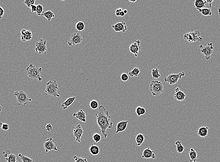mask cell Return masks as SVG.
I'll return each instance as SVG.
<instances>
[{
	"instance_id": "cell-1",
	"label": "cell",
	"mask_w": 220,
	"mask_h": 162,
	"mask_svg": "<svg viewBox=\"0 0 220 162\" xmlns=\"http://www.w3.org/2000/svg\"><path fill=\"white\" fill-rule=\"evenodd\" d=\"M95 116L96 117V123L100 130L101 133L105 138H107V130L108 129H112L113 126L109 113L105 106L101 105L99 107V111L95 113Z\"/></svg>"
},
{
	"instance_id": "cell-2",
	"label": "cell",
	"mask_w": 220,
	"mask_h": 162,
	"mask_svg": "<svg viewBox=\"0 0 220 162\" xmlns=\"http://www.w3.org/2000/svg\"><path fill=\"white\" fill-rule=\"evenodd\" d=\"M26 71L29 78L32 79H38L40 81L42 80V78L41 77L42 71L41 67L30 64L26 68Z\"/></svg>"
},
{
	"instance_id": "cell-3",
	"label": "cell",
	"mask_w": 220,
	"mask_h": 162,
	"mask_svg": "<svg viewBox=\"0 0 220 162\" xmlns=\"http://www.w3.org/2000/svg\"><path fill=\"white\" fill-rule=\"evenodd\" d=\"M58 86L56 80L49 81L46 84V90L45 92L47 95H49L54 97H60V94H58Z\"/></svg>"
},
{
	"instance_id": "cell-4",
	"label": "cell",
	"mask_w": 220,
	"mask_h": 162,
	"mask_svg": "<svg viewBox=\"0 0 220 162\" xmlns=\"http://www.w3.org/2000/svg\"><path fill=\"white\" fill-rule=\"evenodd\" d=\"M151 94L153 96H157L164 91V85L161 82L157 80H153L149 85Z\"/></svg>"
},
{
	"instance_id": "cell-5",
	"label": "cell",
	"mask_w": 220,
	"mask_h": 162,
	"mask_svg": "<svg viewBox=\"0 0 220 162\" xmlns=\"http://www.w3.org/2000/svg\"><path fill=\"white\" fill-rule=\"evenodd\" d=\"M14 95L17 98L16 103L18 106H21L22 105L26 106L29 102L32 101V99L30 98L27 94L23 91L15 92Z\"/></svg>"
},
{
	"instance_id": "cell-6",
	"label": "cell",
	"mask_w": 220,
	"mask_h": 162,
	"mask_svg": "<svg viewBox=\"0 0 220 162\" xmlns=\"http://www.w3.org/2000/svg\"><path fill=\"white\" fill-rule=\"evenodd\" d=\"M200 35L201 33L199 31H195L186 34L184 35V39L189 43L202 42L203 39L202 38L200 37Z\"/></svg>"
},
{
	"instance_id": "cell-7",
	"label": "cell",
	"mask_w": 220,
	"mask_h": 162,
	"mask_svg": "<svg viewBox=\"0 0 220 162\" xmlns=\"http://www.w3.org/2000/svg\"><path fill=\"white\" fill-rule=\"evenodd\" d=\"M185 75L186 73L184 72H181L178 74H169L164 78V80L170 85H173L178 83L179 79H181Z\"/></svg>"
},
{
	"instance_id": "cell-8",
	"label": "cell",
	"mask_w": 220,
	"mask_h": 162,
	"mask_svg": "<svg viewBox=\"0 0 220 162\" xmlns=\"http://www.w3.org/2000/svg\"><path fill=\"white\" fill-rule=\"evenodd\" d=\"M200 51L201 53L203 54L207 60L210 59L211 55L213 53L214 47L213 46V43H208L207 46H204L201 45L200 46Z\"/></svg>"
},
{
	"instance_id": "cell-9",
	"label": "cell",
	"mask_w": 220,
	"mask_h": 162,
	"mask_svg": "<svg viewBox=\"0 0 220 162\" xmlns=\"http://www.w3.org/2000/svg\"><path fill=\"white\" fill-rule=\"evenodd\" d=\"M47 40L42 39L36 43L35 51L39 54H47Z\"/></svg>"
},
{
	"instance_id": "cell-10",
	"label": "cell",
	"mask_w": 220,
	"mask_h": 162,
	"mask_svg": "<svg viewBox=\"0 0 220 162\" xmlns=\"http://www.w3.org/2000/svg\"><path fill=\"white\" fill-rule=\"evenodd\" d=\"M74 136L75 138V142L78 143L81 142V138L84 133V131L81 124H77L72 129Z\"/></svg>"
},
{
	"instance_id": "cell-11",
	"label": "cell",
	"mask_w": 220,
	"mask_h": 162,
	"mask_svg": "<svg viewBox=\"0 0 220 162\" xmlns=\"http://www.w3.org/2000/svg\"><path fill=\"white\" fill-rule=\"evenodd\" d=\"M44 146L45 151L47 153L50 151H53V150L57 151L58 150V148L55 143L54 139L52 137L49 138L46 140L44 143Z\"/></svg>"
},
{
	"instance_id": "cell-12",
	"label": "cell",
	"mask_w": 220,
	"mask_h": 162,
	"mask_svg": "<svg viewBox=\"0 0 220 162\" xmlns=\"http://www.w3.org/2000/svg\"><path fill=\"white\" fill-rule=\"evenodd\" d=\"M82 35L79 32L74 33L71 35L70 40L68 42L69 46L80 44L82 41Z\"/></svg>"
},
{
	"instance_id": "cell-13",
	"label": "cell",
	"mask_w": 220,
	"mask_h": 162,
	"mask_svg": "<svg viewBox=\"0 0 220 162\" xmlns=\"http://www.w3.org/2000/svg\"><path fill=\"white\" fill-rule=\"evenodd\" d=\"M140 44H141V41L138 40L134 41V43H132L129 46V51L132 53L134 54L135 57H138L139 52L141 49V47L140 46Z\"/></svg>"
},
{
	"instance_id": "cell-14",
	"label": "cell",
	"mask_w": 220,
	"mask_h": 162,
	"mask_svg": "<svg viewBox=\"0 0 220 162\" xmlns=\"http://www.w3.org/2000/svg\"><path fill=\"white\" fill-rule=\"evenodd\" d=\"M112 28L114 30L115 32H122L123 33H125L127 30L126 22L124 21L118 22L116 23L115 25H113Z\"/></svg>"
},
{
	"instance_id": "cell-15",
	"label": "cell",
	"mask_w": 220,
	"mask_h": 162,
	"mask_svg": "<svg viewBox=\"0 0 220 162\" xmlns=\"http://www.w3.org/2000/svg\"><path fill=\"white\" fill-rule=\"evenodd\" d=\"M21 39L23 42L29 41L32 40L33 37L32 31L30 30H26L23 29L21 31Z\"/></svg>"
},
{
	"instance_id": "cell-16",
	"label": "cell",
	"mask_w": 220,
	"mask_h": 162,
	"mask_svg": "<svg viewBox=\"0 0 220 162\" xmlns=\"http://www.w3.org/2000/svg\"><path fill=\"white\" fill-rule=\"evenodd\" d=\"M141 157L146 159H149V158L155 159V156L154 151L152 150L149 147H148L143 150Z\"/></svg>"
},
{
	"instance_id": "cell-17",
	"label": "cell",
	"mask_w": 220,
	"mask_h": 162,
	"mask_svg": "<svg viewBox=\"0 0 220 162\" xmlns=\"http://www.w3.org/2000/svg\"><path fill=\"white\" fill-rule=\"evenodd\" d=\"M73 116L82 123L86 122V115L82 110H80L77 111V112L74 113H73Z\"/></svg>"
},
{
	"instance_id": "cell-18",
	"label": "cell",
	"mask_w": 220,
	"mask_h": 162,
	"mask_svg": "<svg viewBox=\"0 0 220 162\" xmlns=\"http://www.w3.org/2000/svg\"><path fill=\"white\" fill-rule=\"evenodd\" d=\"M3 153L7 162H18L16 156L11 153L9 150H7L6 152H3Z\"/></svg>"
},
{
	"instance_id": "cell-19",
	"label": "cell",
	"mask_w": 220,
	"mask_h": 162,
	"mask_svg": "<svg viewBox=\"0 0 220 162\" xmlns=\"http://www.w3.org/2000/svg\"><path fill=\"white\" fill-rule=\"evenodd\" d=\"M128 123V121H121L118 123L117 124V127H116V134H118L121 132L125 131L127 129Z\"/></svg>"
},
{
	"instance_id": "cell-20",
	"label": "cell",
	"mask_w": 220,
	"mask_h": 162,
	"mask_svg": "<svg viewBox=\"0 0 220 162\" xmlns=\"http://www.w3.org/2000/svg\"><path fill=\"white\" fill-rule=\"evenodd\" d=\"M76 99V97H71L68 99L67 100H65L64 103L61 104V107L63 110H67L69 106L71 105L73 103H74Z\"/></svg>"
},
{
	"instance_id": "cell-21",
	"label": "cell",
	"mask_w": 220,
	"mask_h": 162,
	"mask_svg": "<svg viewBox=\"0 0 220 162\" xmlns=\"http://www.w3.org/2000/svg\"><path fill=\"white\" fill-rule=\"evenodd\" d=\"M208 134V127L202 126L199 128L198 131V135L201 137L205 138Z\"/></svg>"
},
{
	"instance_id": "cell-22",
	"label": "cell",
	"mask_w": 220,
	"mask_h": 162,
	"mask_svg": "<svg viewBox=\"0 0 220 162\" xmlns=\"http://www.w3.org/2000/svg\"><path fill=\"white\" fill-rule=\"evenodd\" d=\"M189 155L190 157V161L188 162H197L198 161V155L197 152L194 149L191 148L189 152Z\"/></svg>"
},
{
	"instance_id": "cell-23",
	"label": "cell",
	"mask_w": 220,
	"mask_h": 162,
	"mask_svg": "<svg viewBox=\"0 0 220 162\" xmlns=\"http://www.w3.org/2000/svg\"><path fill=\"white\" fill-rule=\"evenodd\" d=\"M174 97V99L176 100H178V101H184L185 99H186V95L183 92L179 91L178 92L176 93H175Z\"/></svg>"
},
{
	"instance_id": "cell-24",
	"label": "cell",
	"mask_w": 220,
	"mask_h": 162,
	"mask_svg": "<svg viewBox=\"0 0 220 162\" xmlns=\"http://www.w3.org/2000/svg\"><path fill=\"white\" fill-rule=\"evenodd\" d=\"M194 4L196 9H202L205 8L206 4H207L205 1L203 0H194Z\"/></svg>"
},
{
	"instance_id": "cell-25",
	"label": "cell",
	"mask_w": 220,
	"mask_h": 162,
	"mask_svg": "<svg viewBox=\"0 0 220 162\" xmlns=\"http://www.w3.org/2000/svg\"><path fill=\"white\" fill-rule=\"evenodd\" d=\"M135 141H136V146L138 147L141 146L145 141V137H144V135L141 133L138 134L135 138Z\"/></svg>"
},
{
	"instance_id": "cell-26",
	"label": "cell",
	"mask_w": 220,
	"mask_h": 162,
	"mask_svg": "<svg viewBox=\"0 0 220 162\" xmlns=\"http://www.w3.org/2000/svg\"><path fill=\"white\" fill-rule=\"evenodd\" d=\"M41 16L45 17L48 21H50L53 18L55 17L54 13L52 11L48 10L47 11H44L42 14Z\"/></svg>"
},
{
	"instance_id": "cell-27",
	"label": "cell",
	"mask_w": 220,
	"mask_h": 162,
	"mask_svg": "<svg viewBox=\"0 0 220 162\" xmlns=\"http://www.w3.org/2000/svg\"><path fill=\"white\" fill-rule=\"evenodd\" d=\"M89 151L90 153L93 156H96L100 154V149L98 146L94 145L93 144H91L89 147Z\"/></svg>"
},
{
	"instance_id": "cell-28",
	"label": "cell",
	"mask_w": 220,
	"mask_h": 162,
	"mask_svg": "<svg viewBox=\"0 0 220 162\" xmlns=\"http://www.w3.org/2000/svg\"><path fill=\"white\" fill-rule=\"evenodd\" d=\"M176 147V151L178 153H182L185 150V147L183 145L182 142L180 140L176 141L175 143Z\"/></svg>"
},
{
	"instance_id": "cell-29",
	"label": "cell",
	"mask_w": 220,
	"mask_h": 162,
	"mask_svg": "<svg viewBox=\"0 0 220 162\" xmlns=\"http://www.w3.org/2000/svg\"><path fill=\"white\" fill-rule=\"evenodd\" d=\"M200 13L204 16H211L212 15V10L210 8H203L202 9H197Z\"/></svg>"
},
{
	"instance_id": "cell-30",
	"label": "cell",
	"mask_w": 220,
	"mask_h": 162,
	"mask_svg": "<svg viewBox=\"0 0 220 162\" xmlns=\"http://www.w3.org/2000/svg\"><path fill=\"white\" fill-rule=\"evenodd\" d=\"M151 74H152V77L154 79H158L161 77L159 70H158V68L156 67H155L153 69H152Z\"/></svg>"
},
{
	"instance_id": "cell-31",
	"label": "cell",
	"mask_w": 220,
	"mask_h": 162,
	"mask_svg": "<svg viewBox=\"0 0 220 162\" xmlns=\"http://www.w3.org/2000/svg\"><path fill=\"white\" fill-rule=\"evenodd\" d=\"M141 70L138 67L134 68L132 71L129 73V75L131 77H138L140 74Z\"/></svg>"
},
{
	"instance_id": "cell-32",
	"label": "cell",
	"mask_w": 220,
	"mask_h": 162,
	"mask_svg": "<svg viewBox=\"0 0 220 162\" xmlns=\"http://www.w3.org/2000/svg\"><path fill=\"white\" fill-rule=\"evenodd\" d=\"M18 157L21 159L23 162H35L34 159L30 158L26 156H24L21 153L18 154Z\"/></svg>"
},
{
	"instance_id": "cell-33",
	"label": "cell",
	"mask_w": 220,
	"mask_h": 162,
	"mask_svg": "<svg viewBox=\"0 0 220 162\" xmlns=\"http://www.w3.org/2000/svg\"><path fill=\"white\" fill-rule=\"evenodd\" d=\"M75 28L79 32H82L85 29V24L82 21H79L75 25Z\"/></svg>"
},
{
	"instance_id": "cell-34",
	"label": "cell",
	"mask_w": 220,
	"mask_h": 162,
	"mask_svg": "<svg viewBox=\"0 0 220 162\" xmlns=\"http://www.w3.org/2000/svg\"><path fill=\"white\" fill-rule=\"evenodd\" d=\"M90 108L93 110H96L99 106V103L97 102V100H93L90 101V103H89Z\"/></svg>"
},
{
	"instance_id": "cell-35",
	"label": "cell",
	"mask_w": 220,
	"mask_h": 162,
	"mask_svg": "<svg viewBox=\"0 0 220 162\" xmlns=\"http://www.w3.org/2000/svg\"><path fill=\"white\" fill-rule=\"evenodd\" d=\"M43 12H44V9H43V5L41 4H38L37 6V14L39 16H41Z\"/></svg>"
},
{
	"instance_id": "cell-36",
	"label": "cell",
	"mask_w": 220,
	"mask_h": 162,
	"mask_svg": "<svg viewBox=\"0 0 220 162\" xmlns=\"http://www.w3.org/2000/svg\"><path fill=\"white\" fill-rule=\"evenodd\" d=\"M93 139L96 143H99L101 139V136L99 133H95L93 136Z\"/></svg>"
},
{
	"instance_id": "cell-37",
	"label": "cell",
	"mask_w": 220,
	"mask_h": 162,
	"mask_svg": "<svg viewBox=\"0 0 220 162\" xmlns=\"http://www.w3.org/2000/svg\"><path fill=\"white\" fill-rule=\"evenodd\" d=\"M35 0H25L24 1V4L29 8H30L32 5H35Z\"/></svg>"
},
{
	"instance_id": "cell-38",
	"label": "cell",
	"mask_w": 220,
	"mask_h": 162,
	"mask_svg": "<svg viewBox=\"0 0 220 162\" xmlns=\"http://www.w3.org/2000/svg\"><path fill=\"white\" fill-rule=\"evenodd\" d=\"M75 162H88L87 158H82V157H78L77 156H75L74 157Z\"/></svg>"
},
{
	"instance_id": "cell-39",
	"label": "cell",
	"mask_w": 220,
	"mask_h": 162,
	"mask_svg": "<svg viewBox=\"0 0 220 162\" xmlns=\"http://www.w3.org/2000/svg\"><path fill=\"white\" fill-rule=\"evenodd\" d=\"M120 79L122 81H127L129 79V76L126 73H122L120 76Z\"/></svg>"
},
{
	"instance_id": "cell-40",
	"label": "cell",
	"mask_w": 220,
	"mask_h": 162,
	"mask_svg": "<svg viewBox=\"0 0 220 162\" xmlns=\"http://www.w3.org/2000/svg\"><path fill=\"white\" fill-rule=\"evenodd\" d=\"M1 129H2L3 130L8 131L9 129V125L8 124L6 123H3Z\"/></svg>"
},
{
	"instance_id": "cell-41",
	"label": "cell",
	"mask_w": 220,
	"mask_h": 162,
	"mask_svg": "<svg viewBox=\"0 0 220 162\" xmlns=\"http://www.w3.org/2000/svg\"><path fill=\"white\" fill-rule=\"evenodd\" d=\"M141 106H138L136 108V113L139 117L141 116Z\"/></svg>"
},
{
	"instance_id": "cell-42",
	"label": "cell",
	"mask_w": 220,
	"mask_h": 162,
	"mask_svg": "<svg viewBox=\"0 0 220 162\" xmlns=\"http://www.w3.org/2000/svg\"><path fill=\"white\" fill-rule=\"evenodd\" d=\"M53 130V126L50 123H48L46 126V130L48 131H51Z\"/></svg>"
},
{
	"instance_id": "cell-43",
	"label": "cell",
	"mask_w": 220,
	"mask_h": 162,
	"mask_svg": "<svg viewBox=\"0 0 220 162\" xmlns=\"http://www.w3.org/2000/svg\"><path fill=\"white\" fill-rule=\"evenodd\" d=\"M4 14V10L3 8L0 6V19H2V16Z\"/></svg>"
},
{
	"instance_id": "cell-44",
	"label": "cell",
	"mask_w": 220,
	"mask_h": 162,
	"mask_svg": "<svg viewBox=\"0 0 220 162\" xmlns=\"http://www.w3.org/2000/svg\"><path fill=\"white\" fill-rule=\"evenodd\" d=\"M31 10H32V13H34L37 11V6L35 5H32V6L30 8Z\"/></svg>"
},
{
	"instance_id": "cell-45",
	"label": "cell",
	"mask_w": 220,
	"mask_h": 162,
	"mask_svg": "<svg viewBox=\"0 0 220 162\" xmlns=\"http://www.w3.org/2000/svg\"><path fill=\"white\" fill-rule=\"evenodd\" d=\"M206 1V3H208L209 4L210 7H212V3L214 2V0H212V1Z\"/></svg>"
},
{
	"instance_id": "cell-46",
	"label": "cell",
	"mask_w": 220,
	"mask_h": 162,
	"mask_svg": "<svg viewBox=\"0 0 220 162\" xmlns=\"http://www.w3.org/2000/svg\"><path fill=\"white\" fill-rule=\"evenodd\" d=\"M146 113V110L143 107H141V116L144 115L145 113Z\"/></svg>"
},
{
	"instance_id": "cell-47",
	"label": "cell",
	"mask_w": 220,
	"mask_h": 162,
	"mask_svg": "<svg viewBox=\"0 0 220 162\" xmlns=\"http://www.w3.org/2000/svg\"><path fill=\"white\" fill-rule=\"evenodd\" d=\"M122 11H123V9H122L121 8H118V9H116V10L115 13H120Z\"/></svg>"
},
{
	"instance_id": "cell-48",
	"label": "cell",
	"mask_w": 220,
	"mask_h": 162,
	"mask_svg": "<svg viewBox=\"0 0 220 162\" xmlns=\"http://www.w3.org/2000/svg\"><path fill=\"white\" fill-rule=\"evenodd\" d=\"M125 14L124 13V12H123V11H121L120 13V16H121V17H123V16H125Z\"/></svg>"
},
{
	"instance_id": "cell-49",
	"label": "cell",
	"mask_w": 220,
	"mask_h": 162,
	"mask_svg": "<svg viewBox=\"0 0 220 162\" xmlns=\"http://www.w3.org/2000/svg\"><path fill=\"white\" fill-rule=\"evenodd\" d=\"M179 91H180V88H179V87H177V88H176L175 89V92H179Z\"/></svg>"
},
{
	"instance_id": "cell-50",
	"label": "cell",
	"mask_w": 220,
	"mask_h": 162,
	"mask_svg": "<svg viewBox=\"0 0 220 162\" xmlns=\"http://www.w3.org/2000/svg\"><path fill=\"white\" fill-rule=\"evenodd\" d=\"M123 12H124V13L125 14V15L127 14V13L128 11L127 9H124V10H123Z\"/></svg>"
},
{
	"instance_id": "cell-51",
	"label": "cell",
	"mask_w": 220,
	"mask_h": 162,
	"mask_svg": "<svg viewBox=\"0 0 220 162\" xmlns=\"http://www.w3.org/2000/svg\"><path fill=\"white\" fill-rule=\"evenodd\" d=\"M136 1H137V0H135V1H131V0H129V2H133V3H134V2H136Z\"/></svg>"
},
{
	"instance_id": "cell-52",
	"label": "cell",
	"mask_w": 220,
	"mask_h": 162,
	"mask_svg": "<svg viewBox=\"0 0 220 162\" xmlns=\"http://www.w3.org/2000/svg\"><path fill=\"white\" fill-rule=\"evenodd\" d=\"M3 123H2V122H1V123H0V129H1Z\"/></svg>"
},
{
	"instance_id": "cell-53",
	"label": "cell",
	"mask_w": 220,
	"mask_h": 162,
	"mask_svg": "<svg viewBox=\"0 0 220 162\" xmlns=\"http://www.w3.org/2000/svg\"><path fill=\"white\" fill-rule=\"evenodd\" d=\"M2 110V106L0 105V112H1Z\"/></svg>"
},
{
	"instance_id": "cell-54",
	"label": "cell",
	"mask_w": 220,
	"mask_h": 162,
	"mask_svg": "<svg viewBox=\"0 0 220 162\" xmlns=\"http://www.w3.org/2000/svg\"><path fill=\"white\" fill-rule=\"evenodd\" d=\"M218 13H219V15H220V8H218Z\"/></svg>"
},
{
	"instance_id": "cell-55",
	"label": "cell",
	"mask_w": 220,
	"mask_h": 162,
	"mask_svg": "<svg viewBox=\"0 0 220 162\" xmlns=\"http://www.w3.org/2000/svg\"><path fill=\"white\" fill-rule=\"evenodd\" d=\"M120 13H115L116 15L117 16H120Z\"/></svg>"
}]
</instances>
